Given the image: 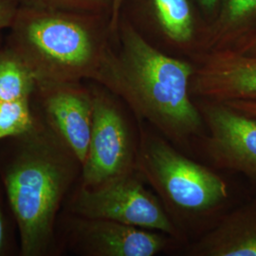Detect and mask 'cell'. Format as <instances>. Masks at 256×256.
<instances>
[{"mask_svg":"<svg viewBox=\"0 0 256 256\" xmlns=\"http://www.w3.org/2000/svg\"><path fill=\"white\" fill-rule=\"evenodd\" d=\"M192 256H256V200L230 212L189 250Z\"/></svg>","mask_w":256,"mask_h":256,"instance_id":"cell-11","label":"cell"},{"mask_svg":"<svg viewBox=\"0 0 256 256\" xmlns=\"http://www.w3.org/2000/svg\"><path fill=\"white\" fill-rule=\"evenodd\" d=\"M34 102L46 124L84 164L88 152L92 120V88L80 82H37Z\"/></svg>","mask_w":256,"mask_h":256,"instance_id":"cell-8","label":"cell"},{"mask_svg":"<svg viewBox=\"0 0 256 256\" xmlns=\"http://www.w3.org/2000/svg\"><path fill=\"white\" fill-rule=\"evenodd\" d=\"M200 5L206 10H212L218 4L220 0H198Z\"/></svg>","mask_w":256,"mask_h":256,"instance_id":"cell-22","label":"cell"},{"mask_svg":"<svg viewBox=\"0 0 256 256\" xmlns=\"http://www.w3.org/2000/svg\"><path fill=\"white\" fill-rule=\"evenodd\" d=\"M2 140L6 144L0 178L18 232L20 254H54L58 214L82 164L39 113L30 131Z\"/></svg>","mask_w":256,"mask_h":256,"instance_id":"cell-1","label":"cell"},{"mask_svg":"<svg viewBox=\"0 0 256 256\" xmlns=\"http://www.w3.org/2000/svg\"><path fill=\"white\" fill-rule=\"evenodd\" d=\"M70 214L66 221L68 244L82 256H154L171 242V236L160 232Z\"/></svg>","mask_w":256,"mask_h":256,"instance_id":"cell-9","label":"cell"},{"mask_svg":"<svg viewBox=\"0 0 256 256\" xmlns=\"http://www.w3.org/2000/svg\"><path fill=\"white\" fill-rule=\"evenodd\" d=\"M160 28L170 41L186 45L194 37V20L188 0H152Z\"/></svg>","mask_w":256,"mask_h":256,"instance_id":"cell-14","label":"cell"},{"mask_svg":"<svg viewBox=\"0 0 256 256\" xmlns=\"http://www.w3.org/2000/svg\"><path fill=\"white\" fill-rule=\"evenodd\" d=\"M230 50L242 54L256 56V27L252 28Z\"/></svg>","mask_w":256,"mask_h":256,"instance_id":"cell-19","label":"cell"},{"mask_svg":"<svg viewBox=\"0 0 256 256\" xmlns=\"http://www.w3.org/2000/svg\"><path fill=\"white\" fill-rule=\"evenodd\" d=\"M37 120L38 113L34 98L0 102V140L27 133L36 126Z\"/></svg>","mask_w":256,"mask_h":256,"instance_id":"cell-15","label":"cell"},{"mask_svg":"<svg viewBox=\"0 0 256 256\" xmlns=\"http://www.w3.org/2000/svg\"><path fill=\"white\" fill-rule=\"evenodd\" d=\"M97 82L120 97L140 122H147L180 146L202 134V113L191 99L192 64L164 54L124 24Z\"/></svg>","mask_w":256,"mask_h":256,"instance_id":"cell-2","label":"cell"},{"mask_svg":"<svg viewBox=\"0 0 256 256\" xmlns=\"http://www.w3.org/2000/svg\"><path fill=\"white\" fill-rule=\"evenodd\" d=\"M191 93L202 100H256V56L230 48L207 52L194 68Z\"/></svg>","mask_w":256,"mask_h":256,"instance_id":"cell-10","label":"cell"},{"mask_svg":"<svg viewBox=\"0 0 256 256\" xmlns=\"http://www.w3.org/2000/svg\"><path fill=\"white\" fill-rule=\"evenodd\" d=\"M9 48L37 82L98 81L112 48L94 26L75 12L20 6Z\"/></svg>","mask_w":256,"mask_h":256,"instance_id":"cell-3","label":"cell"},{"mask_svg":"<svg viewBox=\"0 0 256 256\" xmlns=\"http://www.w3.org/2000/svg\"><path fill=\"white\" fill-rule=\"evenodd\" d=\"M208 135L205 151L214 164L256 182V119L221 102L198 106Z\"/></svg>","mask_w":256,"mask_h":256,"instance_id":"cell-7","label":"cell"},{"mask_svg":"<svg viewBox=\"0 0 256 256\" xmlns=\"http://www.w3.org/2000/svg\"><path fill=\"white\" fill-rule=\"evenodd\" d=\"M4 198H6V194L0 178V256H10L16 250H14V230L12 229L6 209L8 200L7 198L4 200Z\"/></svg>","mask_w":256,"mask_h":256,"instance_id":"cell-17","label":"cell"},{"mask_svg":"<svg viewBox=\"0 0 256 256\" xmlns=\"http://www.w3.org/2000/svg\"><path fill=\"white\" fill-rule=\"evenodd\" d=\"M19 8V0H0V32L12 26Z\"/></svg>","mask_w":256,"mask_h":256,"instance_id":"cell-18","label":"cell"},{"mask_svg":"<svg viewBox=\"0 0 256 256\" xmlns=\"http://www.w3.org/2000/svg\"><path fill=\"white\" fill-rule=\"evenodd\" d=\"M124 0H111V14H110V30L115 32L119 28L120 12Z\"/></svg>","mask_w":256,"mask_h":256,"instance_id":"cell-21","label":"cell"},{"mask_svg":"<svg viewBox=\"0 0 256 256\" xmlns=\"http://www.w3.org/2000/svg\"><path fill=\"white\" fill-rule=\"evenodd\" d=\"M93 120L80 184L94 188L136 170L138 144L126 115L108 88H92Z\"/></svg>","mask_w":256,"mask_h":256,"instance_id":"cell-6","label":"cell"},{"mask_svg":"<svg viewBox=\"0 0 256 256\" xmlns=\"http://www.w3.org/2000/svg\"><path fill=\"white\" fill-rule=\"evenodd\" d=\"M256 0H224L214 25L203 39L205 52L232 48L254 27Z\"/></svg>","mask_w":256,"mask_h":256,"instance_id":"cell-12","label":"cell"},{"mask_svg":"<svg viewBox=\"0 0 256 256\" xmlns=\"http://www.w3.org/2000/svg\"><path fill=\"white\" fill-rule=\"evenodd\" d=\"M223 102L228 104L232 108L256 119V100H232Z\"/></svg>","mask_w":256,"mask_h":256,"instance_id":"cell-20","label":"cell"},{"mask_svg":"<svg viewBox=\"0 0 256 256\" xmlns=\"http://www.w3.org/2000/svg\"><path fill=\"white\" fill-rule=\"evenodd\" d=\"M136 170L156 192L170 218L176 221L206 218L229 198L228 185L220 174L183 155L166 138L142 126Z\"/></svg>","mask_w":256,"mask_h":256,"instance_id":"cell-4","label":"cell"},{"mask_svg":"<svg viewBox=\"0 0 256 256\" xmlns=\"http://www.w3.org/2000/svg\"><path fill=\"white\" fill-rule=\"evenodd\" d=\"M25 6L45 9L60 10L66 12L93 10L100 9L106 0H19Z\"/></svg>","mask_w":256,"mask_h":256,"instance_id":"cell-16","label":"cell"},{"mask_svg":"<svg viewBox=\"0 0 256 256\" xmlns=\"http://www.w3.org/2000/svg\"><path fill=\"white\" fill-rule=\"evenodd\" d=\"M137 170L94 188L80 185L68 203L70 214L88 218L113 220L180 238L182 232L158 196L147 190Z\"/></svg>","mask_w":256,"mask_h":256,"instance_id":"cell-5","label":"cell"},{"mask_svg":"<svg viewBox=\"0 0 256 256\" xmlns=\"http://www.w3.org/2000/svg\"><path fill=\"white\" fill-rule=\"evenodd\" d=\"M37 82L27 64L12 48L0 50V102L30 100Z\"/></svg>","mask_w":256,"mask_h":256,"instance_id":"cell-13","label":"cell"}]
</instances>
